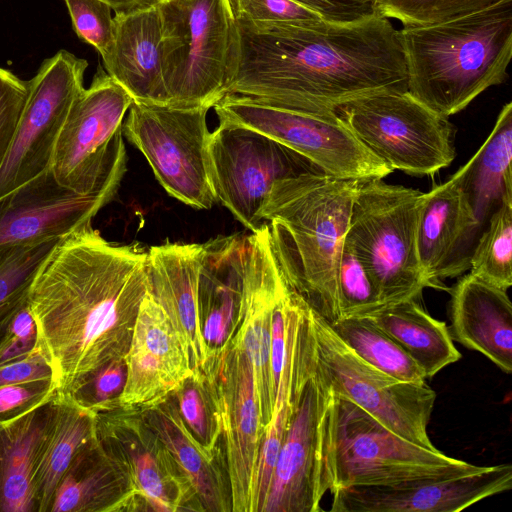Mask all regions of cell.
Listing matches in <instances>:
<instances>
[{
  "instance_id": "obj_1",
  "label": "cell",
  "mask_w": 512,
  "mask_h": 512,
  "mask_svg": "<svg viewBox=\"0 0 512 512\" xmlns=\"http://www.w3.org/2000/svg\"><path fill=\"white\" fill-rule=\"evenodd\" d=\"M235 21L227 94L326 114L364 96L407 91L398 29L381 14L347 23Z\"/></svg>"
},
{
  "instance_id": "obj_2",
  "label": "cell",
  "mask_w": 512,
  "mask_h": 512,
  "mask_svg": "<svg viewBox=\"0 0 512 512\" xmlns=\"http://www.w3.org/2000/svg\"><path fill=\"white\" fill-rule=\"evenodd\" d=\"M147 257L89 223L61 237L40 266L28 302L58 392L124 359L149 290Z\"/></svg>"
},
{
  "instance_id": "obj_3",
  "label": "cell",
  "mask_w": 512,
  "mask_h": 512,
  "mask_svg": "<svg viewBox=\"0 0 512 512\" xmlns=\"http://www.w3.org/2000/svg\"><path fill=\"white\" fill-rule=\"evenodd\" d=\"M358 183L321 171L279 180L260 211L287 283L329 324L340 318L337 268Z\"/></svg>"
},
{
  "instance_id": "obj_4",
  "label": "cell",
  "mask_w": 512,
  "mask_h": 512,
  "mask_svg": "<svg viewBox=\"0 0 512 512\" xmlns=\"http://www.w3.org/2000/svg\"><path fill=\"white\" fill-rule=\"evenodd\" d=\"M407 91L448 118L503 83L512 56V0L398 30Z\"/></svg>"
},
{
  "instance_id": "obj_5",
  "label": "cell",
  "mask_w": 512,
  "mask_h": 512,
  "mask_svg": "<svg viewBox=\"0 0 512 512\" xmlns=\"http://www.w3.org/2000/svg\"><path fill=\"white\" fill-rule=\"evenodd\" d=\"M332 391L319 368L311 311L299 312L293 342L292 411L261 512H319L331 488L325 432Z\"/></svg>"
},
{
  "instance_id": "obj_6",
  "label": "cell",
  "mask_w": 512,
  "mask_h": 512,
  "mask_svg": "<svg viewBox=\"0 0 512 512\" xmlns=\"http://www.w3.org/2000/svg\"><path fill=\"white\" fill-rule=\"evenodd\" d=\"M325 461L330 492L350 486L463 475L483 468L400 437L333 392L326 420Z\"/></svg>"
},
{
  "instance_id": "obj_7",
  "label": "cell",
  "mask_w": 512,
  "mask_h": 512,
  "mask_svg": "<svg viewBox=\"0 0 512 512\" xmlns=\"http://www.w3.org/2000/svg\"><path fill=\"white\" fill-rule=\"evenodd\" d=\"M424 193L382 179L358 183L345 239L374 280L384 305L417 300L432 287L417 250Z\"/></svg>"
},
{
  "instance_id": "obj_8",
  "label": "cell",
  "mask_w": 512,
  "mask_h": 512,
  "mask_svg": "<svg viewBox=\"0 0 512 512\" xmlns=\"http://www.w3.org/2000/svg\"><path fill=\"white\" fill-rule=\"evenodd\" d=\"M167 105L213 107L226 94L237 28L229 0L157 1Z\"/></svg>"
},
{
  "instance_id": "obj_9",
  "label": "cell",
  "mask_w": 512,
  "mask_h": 512,
  "mask_svg": "<svg viewBox=\"0 0 512 512\" xmlns=\"http://www.w3.org/2000/svg\"><path fill=\"white\" fill-rule=\"evenodd\" d=\"M133 99L102 67L73 102L58 136L51 170L64 187L114 198L126 172L122 123Z\"/></svg>"
},
{
  "instance_id": "obj_10",
  "label": "cell",
  "mask_w": 512,
  "mask_h": 512,
  "mask_svg": "<svg viewBox=\"0 0 512 512\" xmlns=\"http://www.w3.org/2000/svg\"><path fill=\"white\" fill-rule=\"evenodd\" d=\"M336 114L360 143L391 170L433 175L455 157L453 128L408 91L352 100Z\"/></svg>"
},
{
  "instance_id": "obj_11",
  "label": "cell",
  "mask_w": 512,
  "mask_h": 512,
  "mask_svg": "<svg viewBox=\"0 0 512 512\" xmlns=\"http://www.w3.org/2000/svg\"><path fill=\"white\" fill-rule=\"evenodd\" d=\"M205 106L175 107L133 102L123 135L145 156L169 195L195 209L216 202Z\"/></svg>"
},
{
  "instance_id": "obj_12",
  "label": "cell",
  "mask_w": 512,
  "mask_h": 512,
  "mask_svg": "<svg viewBox=\"0 0 512 512\" xmlns=\"http://www.w3.org/2000/svg\"><path fill=\"white\" fill-rule=\"evenodd\" d=\"M311 316L318 365L332 392L400 437L437 450L427 433L436 393L426 381L404 382L380 371L355 354L312 308Z\"/></svg>"
},
{
  "instance_id": "obj_13",
  "label": "cell",
  "mask_w": 512,
  "mask_h": 512,
  "mask_svg": "<svg viewBox=\"0 0 512 512\" xmlns=\"http://www.w3.org/2000/svg\"><path fill=\"white\" fill-rule=\"evenodd\" d=\"M213 107L219 122L256 130L332 177L361 182L383 179L393 172L360 143L336 113L278 108L229 93Z\"/></svg>"
},
{
  "instance_id": "obj_14",
  "label": "cell",
  "mask_w": 512,
  "mask_h": 512,
  "mask_svg": "<svg viewBox=\"0 0 512 512\" xmlns=\"http://www.w3.org/2000/svg\"><path fill=\"white\" fill-rule=\"evenodd\" d=\"M208 151L217 202L252 233L264 224L260 211L274 183L321 171L280 142L226 122L211 133Z\"/></svg>"
},
{
  "instance_id": "obj_15",
  "label": "cell",
  "mask_w": 512,
  "mask_h": 512,
  "mask_svg": "<svg viewBox=\"0 0 512 512\" xmlns=\"http://www.w3.org/2000/svg\"><path fill=\"white\" fill-rule=\"evenodd\" d=\"M225 445L231 511H254V486L265 437L251 362L232 335L212 348L201 377Z\"/></svg>"
},
{
  "instance_id": "obj_16",
  "label": "cell",
  "mask_w": 512,
  "mask_h": 512,
  "mask_svg": "<svg viewBox=\"0 0 512 512\" xmlns=\"http://www.w3.org/2000/svg\"><path fill=\"white\" fill-rule=\"evenodd\" d=\"M87 67L85 59L62 49L28 81V96L0 167V197L51 168L58 136L84 89Z\"/></svg>"
},
{
  "instance_id": "obj_17",
  "label": "cell",
  "mask_w": 512,
  "mask_h": 512,
  "mask_svg": "<svg viewBox=\"0 0 512 512\" xmlns=\"http://www.w3.org/2000/svg\"><path fill=\"white\" fill-rule=\"evenodd\" d=\"M95 435L126 462L146 510H198L195 504L202 510L189 481L140 412L122 408L96 412Z\"/></svg>"
},
{
  "instance_id": "obj_18",
  "label": "cell",
  "mask_w": 512,
  "mask_h": 512,
  "mask_svg": "<svg viewBox=\"0 0 512 512\" xmlns=\"http://www.w3.org/2000/svg\"><path fill=\"white\" fill-rule=\"evenodd\" d=\"M511 487L510 464L483 466L477 472L463 475L334 489L330 511L459 512Z\"/></svg>"
},
{
  "instance_id": "obj_19",
  "label": "cell",
  "mask_w": 512,
  "mask_h": 512,
  "mask_svg": "<svg viewBox=\"0 0 512 512\" xmlns=\"http://www.w3.org/2000/svg\"><path fill=\"white\" fill-rule=\"evenodd\" d=\"M249 239L250 262L232 338L251 362L261 424L266 434L276 400L271 370L272 313L288 283L273 254L267 224L251 233Z\"/></svg>"
},
{
  "instance_id": "obj_20",
  "label": "cell",
  "mask_w": 512,
  "mask_h": 512,
  "mask_svg": "<svg viewBox=\"0 0 512 512\" xmlns=\"http://www.w3.org/2000/svg\"><path fill=\"white\" fill-rule=\"evenodd\" d=\"M126 382L116 408L147 409L168 399L193 375L190 361L163 308L144 296L124 357Z\"/></svg>"
},
{
  "instance_id": "obj_21",
  "label": "cell",
  "mask_w": 512,
  "mask_h": 512,
  "mask_svg": "<svg viewBox=\"0 0 512 512\" xmlns=\"http://www.w3.org/2000/svg\"><path fill=\"white\" fill-rule=\"evenodd\" d=\"M112 199L68 189L48 169L0 197V248L61 238L91 223Z\"/></svg>"
},
{
  "instance_id": "obj_22",
  "label": "cell",
  "mask_w": 512,
  "mask_h": 512,
  "mask_svg": "<svg viewBox=\"0 0 512 512\" xmlns=\"http://www.w3.org/2000/svg\"><path fill=\"white\" fill-rule=\"evenodd\" d=\"M479 235L459 168L446 182L424 193L417 226L420 266L432 288L463 274Z\"/></svg>"
},
{
  "instance_id": "obj_23",
  "label": "cell",
  "mask_w": 512,
  "mask_h": 512,
  "mask_svg": "<svg viewBox=\"0 0 512 512\" xmlns=\"http://www.w3.org/2000/svg\"><path fill=\"white\" fill-rule=\"evenodd\" d=\"M150 292L167 314L200 378L210 348L202 334L198 303V277L202 244L165 243L147 250Z\"/></svg>"
},
{
  "instance_id": "obj_24",
  "label": "cell",
  "mask_w": 512,
  "mask_h": 512,
  "mask_svg": "<svg viewBox=\"0 0 512 512\" xmlns=\"http://www.w3.org/2000/svg\"><path fill=\"white\" fill-rule=\"evenodd\" d=\"M105 71L142 104L167 105L162 70V26L157 1L116 12Z\"/></svg>"
},
{
  "instance_id": "obj_25",
  "label": "cell",
  "mask_w": 512,
  "mask_h": 512,
  "mask_svg": "<svg viewBox=\"0 0 512 512\" xmlns=\"http://www.w3.org/2000/svg\"><path fill=\"white\" fill-rule=\"evenodd\" d=\"M61 405L56 391L30 411L0 422V512H36L35 476L57 429Z\"/></svg>"
},
{
  "instance_id": "obj_26",
  "label": "cell",
  "mask_w": 512,
  "mask_h": 512,
  "mask_svg": "<svg viewBox=\"0 0 512 512\" xmlns=\"http://www.w3.org/2000/svg\"><path fill=\"white\" fill-rule=\"evenodd\" d=\"M453 341L480 352L501 371H512V305L507 290L468 273L449 290Z\"/></svg>"
},
{
  "instance_id": "obj_27",
  "label": "cell",
  "mask_w": 512,
  "mask_h": 512,
  "mask_svg": "<svg viewBox=\"0 0 512 512\" xmlns=\"http://www.w3.org/2000/svg\"><path fill=\"white\" fill-rule=\"evenodd\" d=\"M141 502L126 462L94 434L61 478L48 512L128 511Z\"/></svg>"
},
{
  "instance_id": "obj_28",
  "label": "cell",
  "mask_w": 512,
  "mask_h": 512,
  "mask_svg": "<svg viewBox=\"0 0 512 512\" xmlns=\"http://www.w3.org/2000/svg\"><path fill=\"white\" fill-rule=\"evenodd\" d=\"M140 413L189 481L202 510L231 511L229 488L225 486L219 464L200 447L178 408L166 399L153 407L142 409Z\"/></svg>"
},
{
  "instance_id": "obj_29",
  "label": "cell",
  "mask_w": 512,
  "mask_h": 512,
  "mask_svg": "<svg viewBox=\"0 0 512 512\" xmlns=\"http://www.w3.org/2000/svg\"><path fill=\"white\" fill-rule=\"evenodd\" d=\"M512 103H506L478 151L461 168L462 186L478 235L503 199L512 194ZM479 238V237H478Z\"/></svg>"
},
{
  "instance_id": "obj_30",
  "label": "cell",
  "mask_w": 512,
  "mask_h": 512,
  "mask_svg": "<svg viewBox=\"0 0 512 512\" xmlns=\"http://www.w3.org/2000/svg\"><path fill=\"white\" fill-rule=\"evenodd\" d=\"M366 317L410 355L426 378L461 358L446 323L430 316L416 300L386 305Z\"/></svg>"
},
{
  "instance_id": "obj_31",
  "label": "cell",
  "mask_w": 512,
  "mask_h": 512,
  "mask_svg": "<svg viewBox=\"0 0 512 512\" xmlns=\"http://www.w3.org/2000/svg\"><path fill=\"white\" fill-rule=\"evenodd\" d=\"M57 429L40 461L34 482L36 512H48L53 494L77 452L95 434V412L61 393Z\"/></svg>"
},
{
  "instance_id": "obj_32",
  "label": "cell",
  "mask_w": 512,
  "mask_h": 512,
  "mask_svg": "<svg viewBox=\"0 0 512 512\" xmlns=\"http://www.w3.org/2000/svg\"><path fill=\"white\" fill-rule=\"evenodd\" d=\"M337 336L364 361L404 382L426 377L410 355L368 317H342L330 324Z\"/></svg>"
},
{
  "instance_id": "obj_33",
  "label": "cell",
  "mask_w": 512,
  "mask_h": 512,
  "mask_svg": "<svg viewBox=\"0 0 512 512\" xmlns=\"http://www.w3.org/2000/svg\"><path fill=\"white\" fill-rule=\"evenodd\" d=\"M59 239L0 248V347L13 319L28 304L33 279Z\"/></svg>"
},
{
  "instance_id": "obj_34",
  "label": "cell",
  "mask_w": 512,
  "mask_h": 512,
  "mask_svg": "<svg viewBox=\"0 0 512 512\" xmlns=\"http://www.w3.org/2000/svg\"><path fill=\"white\" fill-rule=\"evenodd\" d=\"M471 274L508 290L512 285V194L491 214L469 260Z\"/></svg>"
},
{
  "instance_id": "obj_35",
  "label": "cell",
  "mask_w": 512,
  "mask_h": 512,
  "mask_svg": "<svg viewBox=\"0 0 512 512\" xmlns=\"http://www.w3.org/2000/svg\"><path fill=\"white\" fill-rule=\"evenodd\" d=\"M336 284L340 318L369 316L385 306L374 280L346 239L339 257Z\"/></svg>"
},
{
  "instance_id": "obj_36",
  "label": "cell",
  "mask_w": 512,
  "mask_h": 512,
  "mask_svg": "<svg viewBox=\"0 0 512 512\" xmlns=\"http://www.w3.org/2000/svg\"><path fill=\"white\" fill-rule=\"evenodd\" d=\"M178 411L192 436L206 455L215 460L221 431L208 390L194 374L173 392Z\"/></svg>"
},
{
  "instance_id": "obj_37",
  "label": "cell",
  "mask_w": 512,
  "mask_h": 512,
  "mask_svg": "<svg viewBox=\"0 0 512 512\" xmlns=\"http://www.w3.org/2000/svg\"><path fill=\"white\" fill-rule=\"evenodd\" d=\"M506 0H378L379 13L402 26L426 25L456 18Z\"/></svg>"
},
{
  "instance_id": "obj_38",
  "label": "cell",
  "mask_w": 512,
  "mask_h": 512,
  "mask_svg": "<svg viewBox=\"0 0 512 512\" xmlns=\"http://www.w3.org/2000/svg\"><path fill=\"white\" fill-rule=\"evenodd\" d=\"M126 374L124 359L110 362L63 394L95 413L112 410L123 391Z\"/></svg>"
},
{
  "instance_id": "obj_39",
  "label": "cell",
  "mask_w": 512,
  "mask_h": 512,
  "mask_svg": "<svg viewBox=\"0 0 512 512\" xmlns=\"http://www.w3.org/2000/svg\"><path fill=\"white\" fill-rule=\"evenodd\" d=\"M77 36L105 60L114 37L112 7L102 0H64Z\"/></svg>"
},
{
  "instance_id": "obj_40",
  "label": "cell",
  "mask_w": 512,
  "mask_h": 512,
  "mask_svg": "<svg viewBox=\"0 0 512 512\" xmlns=\"http://www.w3.org/2000/svg\"><path fill=\"white\" fill-rule=\"evenodd\" d=\"M235 18L264 24H298L322 19L293 0H229Z\"/></svg>"
},
{
  "instance_id": "obj_41",
  "label": "cell",
  "mask_w": 512,
  "mask_h": 512,
  "mask_svg": "<svg viewBox=\"0 0 512 512\" xmlns=\"http://www.w3.org/2000/svg\"><path fill=\"white\" fill-rule=\"evenodd\" d=\"M28 91V81L0 67V167L12 143Z\"/></svg>"
},
{
  "instance_id": "obj_42",
  "label": "cell",
  "mask_w": 512,
  "mask_h": 512,
  "mask_svg": "<svg viewBox=\"0 0 512 512\" xmlns=\"http://www.w3.org/2000/svg\"><path fill=\"white\" fill-rule=\"evenodd\" d=\"M57 391L53 379L0 387V422L14 419L49 399Z\"/></svg>"
},
{
  "instance_id": "obj_43",
  "label": "cell",
  "mask_w": 512,
  "mask_h": 512,
  "mask_svg": "<svg viewBox=\"0 0 512 512\" xmlns=\"http://www.w3.org/2000/svg\"><path fill=\"white\" fill-rule=\"evenodd\" d=\"M38 349V331L29 302L15 316L0 347V366L21 361Z\"/></svg>"
},
{
  "instance_id": "obj_44",
  "label": "cell",
  "mask_w": 512,
  "mask_h": 512,
  "mask_svg": "<svg viewBox=\"0 0 512 512\" xmlns=\"http://www.w3.org/2000/svg\"><path fill=\"white\" fill-rule=\"evenodd\" d=\"M319 15L338 23L355 22L380 14L378 0H293Z\"/></svg>"
},
{
  "instance_id": "obj_45",
  "label": "cell",
  "mask_w": 512,
  "mask_h": 512,
  "mask_svg": "<svg viewBox=\"0 0 512 512\" xmlns=\"http://www.w3.org/2000/svg\"><path fill=\"white\" fill-rule=\"evenodd\" d=\"M44 379H53V373L50 364L38 349L21 361L0 366V387Z\"/></svg>"
},
{
  "instance_id": "obj_46",
  "label": "cell",
  "mask_w": 512,
  "mask_h": 512,
  "mask_svg": "<svg viewBox=\"0 0 512 512\" xmlns=\"http://www.w3.org/2000/svg\"><path fill=\"white\" fill-rule=\"evenodd\" d=\"M108 3L116 12L127 11L156 0H102Z\"/></svg>"
},
{
  "instance_id": "obj_47",
  "label": "cell",
  "mask_w": 512,
  "mask_h": 512,
  "mask_svg": "<svg viewBox=\"0 0 512 512\" xmlns=\"http://www.w3.org/2000/svg\"><path fill=\"white\" fill-rule=\"evenodd\" d=\"M156 1H164V0H156Z\"/></svg>"
}]
</instances>
